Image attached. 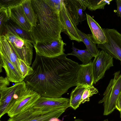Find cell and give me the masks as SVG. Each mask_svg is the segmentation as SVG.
Instances as JSON below:
<instances>
[{
  "label": "cell",
  "mask_w": 121,
  "mask_h": 121,
  "mask_svg": "<svg viewBox=\"0 0 121 121\" xmlns=\"http://www.w3.org/2000/svg\"><path fill=\"white\" fill-rule=\"evenodd\" d=\"M65 54L49 58L36 54L31 67L33 73L24 79L27 86L41 96L59 98L70 87L77 86L78 63Z\"/></svg>",
  "instance_id": "1"
},
{
  "label": "cell",
  "mask_w": 121,
  "mask_h": 121,
  "mask_svg": "<svg viewBox=\"0 0 121 121\" xmlns=\"http://www.w3.org/2000/svg\"><path fill=\"white\" fill-rule=\"evenodd\" d=\"M37 17L35 27L30 32L34 44L62 39L60 35L65 31L59 13L52 10L43 0H31Z\"/></svg>",
  "instance_id": "2"
},
{
  "label": "cell",
  "mask_w": 121,
  "mask_h": 121,
  "mask_svg": "<svg viewBox=\"0 0 121 121\" xmlns=\"http://www.w3.org/2000/svg\"><path fill=\"white\" fill-rule=\"evenodd\" d=\"M120 71L115 72L114 78L110 81L103 94V99L98 102L104 103V115H108L111 113L116 108L117 100L121 92V74Z\"/></svg>",
  "instance_id": "3"
},
{
  "label": "cell",
  "mask_w": 121,
  "mask_h": 121,
  "mask_svg": "<svg viewBox=\"0 0 121 121\" xmlns=\"http://www.w3.org/2000/svg\"><path fill=\"white\" fill-rule=\"evenodd\" d=\"M41 96L37 92L27 86L15 99L12 106L7 113L8 115L12 117L33 107Z\"/></svg>",
  "instance_id": "4"
},
{
  "label": "cell",
  "mask_w": 121,
  "mask_h": 121,
  "mask_svg": "<svg viewBox=\"0 0 121 121\" xmlns=\"http://www.w3.org/2000/svg\"><path fill=\"white\" fill-rule=\"evenodd\" d=\"M66 109L61 108L52 110H44L32 107L12 117L8 121H51L58 118Z\"/></svg>",
  "instance_id": "5"
},
{
  "label": "cell",
  "mask_w": 121,
  "mask_h": 121,
  "mask_svg": "<svg viewBox=\"0 0 121 121\" xmlns=\"http://www.w3.org/2000/svg\"><path fill=\"white\" fill-rule=\"evenodd\" d=\"M9 41L19 59L31 65L33 54L32 43L8 31L4 34Z\"/></svg>",
  "instance_id": "6"
},
{
  "label": "cell",
  "mask_w": 121,
  "mask_h": 121,
  "mask_svg": "<svg viewBox=\"0 0 121 121\" xmlns=\"http://www.w3.org/2000/svg\"><path fill=\"white\" fill-rule=\"evenodd\" d=\"M106 38L105 42L97 44V48L120 61L121 65V34L114 29H103Z\"/></svg>",
  "instance_id": "7"
},
{
  "label": "cell",
  "mask_w": 121,
  "mask_h": 121,
  "mask_svg": "<svg viewBox=\"0 0 121 121\" xmlns=\"http://www.w3.org/2000/svg\"><path fill=\"white\" fill-rule=\"evenodd\" d=\"M66 44L61 39L38 42L33 45L36 54L52 58L64 54V47Z\"/></svg>",
  "instance_id": "8"
},
{
  "label": "cell",
  "mask_w": 121,
  "mask_h": 121,
  "mask_svg": "<svg viewBox=\"0 0 121 121\" xmlns=\"http://www.w3.org/2000/svg\"><path fill=\"white\" fill-rule=\"evenodd\" d=\"M113 58L105 51L102 50L99 51L92 62L95 84L104 77L107 70L113 66Z\"/></svg>",
  "instance_id": "9"
},
{
  "label": "cell",
  "mask_w": 121,
  "mask_h": 121,
  "mask_svg": "<svg viewBox=\"0 0 121 121\" xmlns=\"http://www.w3.org/2000/svg\"><path fill=\"white\" fill-rule=\"evenodd\" d=\"M24 81L15 83L9 87L0 90V118L7 113L10 109L11 104L15 94L18 91L26 87Z\"/></svg>",
  "instance_id": "10"
},
{
  "label": "cell",
  "mask_w": 121,
  "mask_h": 121,
  "mask_svg": "<svg viewBox=\"0 0 121 121\" xmlns=\"http://www.w3.org/2000/svg\"><path fill=\"white\" fill-rule=\"evenodd\" d=\"M69 15L75 25L86 20V16L83 11L87 8V0H63Z\"/></svg>",
  "instance_id": "11"
},
{
  "label": "cell",
  "mask_w": 121,
  "mask_h": 121,
  "mask_svg": "<svg viewBox=\"0 0 121 121\" xmlns=\"http://www.w3.org/2000/svg\"><path fill=\"white\" fill-rule=\"evenodd\" d=\"M70 107L69 99L61 97L53 98L41 96L33 107L44 110H52Z\"/></svg>",
  "instance_id": "12"
},
{
  "label": "cell",
  "mask_w": 121,
  "mask_h": 121,
  "mask_svg": "<svg viewBox=\"0 0 121 121\" xmlns=\"http://www.w3.org/2000/svg\"><path fill=\"white\" fill-rule=\"evenodd\" d=\"M20 2L8 7L9 20L23 29L30 32L32 26L26 17Z\"/></svg>",
  "instance_id": "13"
},
{
  "label": "cell",
  "mask_w": 121,
  "mask_h": 121,
  "mask_svg": "<svg viewBox=\"0 0 121 121\" xmlns=\"http://www.w3.org/2000/svg\"><path fill=\"white\" fill-rule=\"evenodd\" d=\"M59 14L60 21L65 28L64 33L68 36L71 40H74L79 43L82 42L76 30L77 26L71 18L63 0Z\"/></svg>",
  "instance_id": "14"
},
{
  "label": "cell",
  "mask_w": 121,
  "mask_h": 121,
  "mask_svg": "<svg viewBox=\"0 0 121 121\" xmlns=\"http://www.w3.org/2000/svg\"><path fill=\"white\" fill-rule=\"evenodd\" d=\"M0 72H2L3 68L6 74V77L10 82L15 83L24 81L25 78L8 59L0 54Z\"/></svg>",
  "instance_id": "15"
},
{
  "label": "cell",
  "mask_w": 121,
  "mask_h": 121,
  "mask_svg": "<svg viewBox=\"0 0 121 121\" xmlns=\"http://www.w3.org/2000/svg\"><path fill=\"white\" fill-rule=\"evenodd\" d=\"M0 54L8 59L22 76L19 67V58L4 34L0 35Z\"/></svg>",
  "instance_id": "16"
},
{
  "label": "cell",
  "mask_w": 121,
  "mask_h": 121,
  "mask_svg": "<svg viewBox=\"0 0 121 121\" xmlns=\"http://www.w3.org/2000/svg\"><path fill=\"white\" fill-rule=\"evenodd\" d=\"M94 78L92 62L86 65H79L77 75V85H81L86 87L93 85Z\"/></svg>",
  "instance_id": "17"
},
{
  "label": "cell",
  "mask_w": 121,
  "mask_h": 121,
  "mask_svg": "<svg viewBox=\"0 0 121 121\" xmlns=\"http://www.w3.org/2000/svg\"><path fill=\"white\" fill-rule=\"evenodd\" d=\"M86 14L87 24L92 33L91 35H89L90 38L95 44L104 43L106 38L104 29L90 15Z\"/></svg>",
  "instance_id": "18"
},
{
  "label": "cell",
  "mask_w": 121,
  "mask_h": 121,
  "mask_svg": "<svg viewBox=\"0 0 121 121\" xmlns=\"http://www.w3.org/2000/svg\"><path fill=\"white\" fill-rule=\"evenodd\" d=\"M10 21V22L8 21V22L4 25L6 32H9L22 39L26 40L33 45L34 42L30 32L24 30Z\"/></svg>",
  "instance_id": "19"
},
{
  "label": "cell",
  "mask_w": 121,
  "mask_h": 121,
  "mask_svg": "<svg viewBox=\"0 0 121 121\" xmlns=\"http://www.w3.org/2000/svg\"><path fill=\"white\" fill-rule=\"evenodd\" d=\"M21 4L29 22L32 27H35L37 22V17L33 8L31 0H22Z\"/></svg>",
  "instance_id": "20"
},
{
  "label": "cell",
  "mask_w": 121,
  "mask_h": 121,
  "mask_svg": "<svg viewBox=\"0 0 121 121\" xmlns=\"http://www.w3.org/2000/svg\"><path fill=\"white\" fill-rule=\"evenodd\" d=\"M85 88L81 85H78L72 91L69 99L70 107L74 110L81 104L82 95Z\"/></svg>",
  "instance_id": "21"
},
{
  "label": "cell",
  "mask_w": 121,
  "mask_h": 121,
  "mask_svg": "<svg viewBox=\"0 0 121 121\" xmlns=\"http://www.w3.org/2000/svg\"><path fill=\"white\" fill-rule=\"evenodd\" d=\"M77 30L82 41L85 44L87 50L95 57L98 53L99 51L96 44L90 38L89 35L86 34L79 30L77 28Z\"/></svg>",
  "instance_id": "22"
},
{
  "label": "cell",
  "mask_w": 121,
  "mask_h": 121,
  "mask_svg": "<svg viewBox=\"0 0 121 121\" xmlns=\"http://www.w3.org/2000/svg\"><path fill=\"white\" fill-rule=\"evenodd\" d=\"M72 52L68 53L67 55H72L77 57L82 63L83 65H86L92 62L91 59L93 57L92 54L86 49L80 50L76 48L72 43Z\"/></svg>",
  "instance_id": "23"
},
{
  "label": "cell",
  "mask_w": 121,
  "mask_h": 121,
  "mask_svg": "<svg viewBox=\"0 0 121 121\" xmlns=\"http://www.w3.org/2000/svg\"><path fill=\"white\" fill-rule=\"evenodd\" d=\"M112 0H87L88 9L91 11L97 9H104L107 4H110Z\"/></svg>",
  "instance_id": "24"
},
{
  "label": "cell",
  "mask_w": 121,
  "mask_h": 121,
  "mask_svg": "<svg viewBox=\"0 0 121 121\" xmlns=\"http://www.w3.org/2000/svg\"><path fill=\"white\" fill-rule=\"evenodd\" d=\"M98 93V90L93 85L86 87L83 93L80 104H83L86 102L89 101L90 100V97Z\"/></svg>",
  "instance_id": "25"
},
{
  "label": "cell",
  "mask_w": 121,
  "mask_h": 121,
  "mask_svg": "<svg viewBox=\"0 0 121 121\" xmlns=\"http://www.w3.org/2000/svg\"><path fill=\"white\" fill-rule=\"evenodd\" d=\"M19 61L20 69L24 78L33 73L34 70L31 66L27 64L22 60L19 59Z\"/></svg>",
  "instance_id": "26"
},
{
  "label": "cell",
  "mask_w": 121,
  "mask_h": 121,
  "mask_svg": "<svg viewBox=\"0 0 121 121\" xmlns=\"http://www.w3.org/2000/svg\"><path fill=\"white\" fill-rule=\"evenodd\" d=\"M0 35L4 25L9 20V13L7 8L0 7Z\"/></svg>",
  "instance_id": "27"
},
{
  "label": "cell",
  "mask_w": 121,
  "mask_h": 121,
  "mask_svg": "<svg viewBox=\"0 0 121 121\" xmlns=\"http://www.w3.org/2000/svg\"><path fill=\"white\" fill-rule=\"evenodd\" d=\"M44 2L54 11L58 13L60 11L62 0H43Z\"/></svg>",
  "instance_id": "28"
},
{
  "label": "cell",
  "mask_w": 121,
  "mask_h": 121,
  "mask_svg": "<svg viewBox=\"0 0 121 121\" xmlns=\"http://www.w3.org/2000/svg\"><path fill=\"white\" fill-rule=\"evenodd\" d=\"M0 7L7 8L14 4L21 2L22 0H0Z\"/></svg>",
  "instance_id": "29"
},
{
  "label": "cell",
  "mask_w": 121,
  "mask_h": 121,
  "mask_svg": "<svg viewBox=\"0 0 121 121\" xmlns=\"http://www.w3.org/2000/svg\"><path fill=\"white\" fill-rule=\"evenodd\" d=\"M10 82L6 77L1 76L0 77V90L4 89L9 86Z\"/></svg>",
  "instance_id": "30"
},
{
  "label": "cell",
  "mask_w": 121,
  "mask_h": 121,
  "mask_svg": "<svg viewBox=\"0 0 121 121\" xmlns=\"http://www.w3.org/2000/svg\"><path fill=\"white\" fill-rule=\"evenodd\" d=\"M117 5V14L121 18V0H116Z\"/></svg>",
  "instance_id": "31"
},
{
  "label": "cell",
  "mask_w": 121,
  "mask_h": 121,
  "mask_svg": "<svg viewBox=\"0 0 121 121\" xmlns=\"http://www.w3.org/2000/svg\"><path fill=\"white\" fill-rule=\"evenodd\" d=\"M116 106V108L119 112L121 111V92L117 100Z\"/></svg>",
  "instance_id": "32"
},
{
  "label": "cell",
  "mask_w": 121,
  "mask_h": 121,
  "mask_svg": "<svg viewBox=\"0 0 121 121\" xmlns=\"http://www.w3.org/2000/svg\"><path fill=\"white\" fill-rule=\"evenodd\" d=\"M73 121H84L83 120L79 119H77ZM102 121H109L108 119H105Z\"/></svg>",
  "instance_id": "33"
},
{
  "label": "cell",
  "mask_w": 121,
  "mask_h": 121,
  "mask_svg": "<svg viewBox=\"0 0 121 121\" xmlns=\"http://www.w3.org/2000/svg\"><path fill=\"white\" fill-rule=\"evenodd\" d=\"M120 116L121 118V111H120Z\"/></svg>",
  "instance_id": "34"
}]
</instances>
